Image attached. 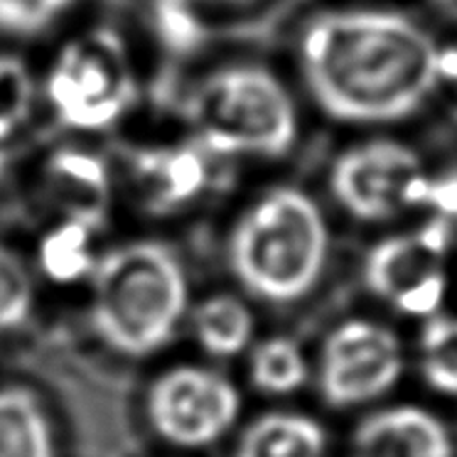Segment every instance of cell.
Returning a JSON list of instances; mask_svg holds the SVG:
<instances>
[{
  "label": "cell",
  "mask_w": 457,
  "mask_h": 457,
  "mask_svg": "<svg viewBox=\"0 0 457 457\" xmlns=\"http://www.w3.org/2000/svg\"><path fill=\"white\" fill-rule=\"evenodd\" d=\"M437 54L418 22L391 11L325 12L300 42L310 91L349 123H388L420 109L440 87Z\"/></svg>",
  "instance_id": "obj_1"
},
{
  "label": "cell",
  "mask_w": 457,
  "mask_h": 457,
  "mask_svg": "<svg viewBox=\"0 0 457 457\" xmlns=\"http://www.w3.org/2000/svg\"><path fill=\"white\" fill-rule=\"evenodd\" d=\"M89 278L91 328L120 357L160 352L187 315V276L178 256L153 241L104 253Z\"/></svg>",
  "instance_id": "obj_2"
},
{
  "label": "cell",
  "mask_w": 457,
  "mask_h": 457,
  "mask_svg": "<svg viewBox=\"0 0 457 457\" xmlns=\"http://www.w3.org/2000/svg\"><path fill=\"white\" fill-rule=\"evenodd\" d=\"M329 253V231L312 199L293 187L253 202L228 241V263L246 293L273 305L305 298Z\"/></svg>",
  "instance_id": "obj_3"
},
{
  "label": "cell",
  "mask_w": 457,
  "mask_h": 457,
  "mask_svg": "<svg viewBox=\"0 0 457 457\" xmlns=\"http://www.w3.org/2000/svg\"><path fill=\"white\" fill-rule=\"evenodd\" d=\"M185 119L199 145L217 155L278 158L288 153L298 133L288 91L259 67L209 74L187 96Z\"/></svg>",
  "instance_id": "obj_4"
},
{
  "label": "cell",
  "mask_w": 457,
  "mask_h": 457,
  "mask_svg": "<svg viewBox=\"0 0 457 457\" xmlns=\"http://www.w3.org/2000/svg\"><path fill=\"white\" fill-rule=\"evenodd\" d=\"M329 187L361 221H386L406 209L457 217V172L428 175L416 150L394 140H369L345 150L332 168Z\"/></svg>",
  "instance_id": "obj_5"
},
{
  "label": "cell",
  "mask_w": 457,
  "mask_h": 457,
  "mask_svg": "<svg viewBox=\"0 0 457 457\" xmlns=\"http://www.w3.org/2000/svg\"><path fill=\"white\" fill-rule=\"evenodd\" d=\"M47 99L70 129L113 126L136 99L133 67L119 35L91 30L70 42L47 77Z\"/></svg>",
  "instance_id": "obj_6"
},
{
  "label": "cell",
  "mask_w": 457,
  "mask_h": 457,
  "mask_svg": "<svg viewBox=\"0 0 457 457\" xmlns=\"http://www.w3.org/2000/svg\"><path fill=\"white\" fill-rule=\"evenodd\" d=\"M406 352L396 329L369 318H349L329 329L318 357V391L325 406L352 411L398 386Z\"/></svg>",
  "instance_id": "obj_7"
},
{
  "label": "cell",
  "mask_w": 457,
  "mask_h": 457,
  "mask_svg": "<svg viewBox=\"0 0 457 457\" xmlns=\"http://www.w3.org/2000/svg\"><path fill=\"white\" fill-rule=\"evenodd\" d=\"M450 237V219L433 217L374 244L364 259L369 293L406 318H433L445 300Z\"/></svg>",
  "instance_id": "obj_8"
},
{
  "label": "cell",
  "mask_w": 457,
  "mask_h": 457,
  "mask_svg": "<svg viewBox=\"0 0 457 457\" xmlns=\"http://www.w3.org/2000/svg\"><path fill=\"white\" fill-rule=\"evenodd\" d=\"M239 413V388L221 371L199 364L165 369L145 394V416L155 436L187 450L219 443Z\"/></svg>",
  "instance_id": "obj_9"
},
{
  "label": "cell",
  "mask_w": 457,
  "mask_h": 457,
  "mask_svg": "<svg viewBox=\"0 0 457 457\" xmlns=\"http://www.w3.org/2000/svg\"><path fill=\"white\" fill-rule=\"evenodd\" d=\"M354 457H455L443 418L416 403L378 408L354 430Z\"/></svg>",
  "instance_id": "obj_10"
},
{
  "label": "cell",
  "mask_w": 457,
  "mask_h": 457,
  "mask_svg": "<svg viewBox=\"0 0 457 457\" xmlns=\"http://www.w3.org/2000/svg\"><path fill=\"white\" fill-rule=\"evenodd\" d=\"M130 175L153 212H172L189 204L207 185V162L192 145L150 148L130 160Z\"/></svg>",
  "instance_id": "obj_11"
},
{
  "label": "cell",
  "mask_w": 457,
  "mask_h": 457,
  "mask_svg": "<svg viewBox=\"0 0 457 457\" xmlns=\"http://www.w3.org/2000/svg\"><path fill=\"white\" fill-rule=\"evenodd\" d=\"M47 195L67 212V219L96 224L111 197V179L96 155L84 150H60L45 168Z\"/></svg>",
  "instance_id": "obj_12"
},
{
  "label": "cell",
  "mask_w": 457,
  "mask_h": 457,
  "mask_svg": "<svg viewBox=\"0 0 457 457\" xmlns=\"http://www.w3.org/2000/svg\"><path fill=\"white\" fill-rule=\"evenodd\" d=\"M329 436L300 411H266L241 430L234 457H328Z\"/></svg>",
  "instance_id": "obj_13"
},
{
  "label": "cell",
  "mask_w": 457,
  "mask_h": 457,
  "mask_svg": "<svg viewBox=\"0 0 457 457\" xmlns=\"http://www.w3.org/2000/svg\"><path fill=\"white\" fill-rule=\"evenodd\" d=\"M0 457H57L54 426L28 386H0Z\"/></svg>",
  "instance_id": "obj_14"
},
{
  "label": "cell",
  "mask_w": 457,
  "mask_h": 457,
  "mask_svg": "<svg viewBox=\"0 0 457 457\" xmlns=\"http://www.w3.org/2000/svg\"><path fill=\"white\" fill-rule=\"evenodd\" d=\"M253 312L237 295H209L192 310V332L199 347L217 359L239 357L253 339Z\"/></svg>",
  "instance_id": "obj_15"
},
{
  "label": "cell",
  "mask_w": 457,
  "mask_h": 457,
  "mask_svg": "<svg viewBox=\"0 0 457 457\" xmlns=\"http://www.w3.org/2000/svg\"><path fill=\"white\" fill-rule=\"evenodd\" d=\"M251 384L269 396H288L308 384L310 364L295 339L269 337L251 352Z\"/></svg>",
  "instance_id": "obj_16"
},
{
  "label": "cell",
  "mask_w": 457,
  "mask_h": 457,
  "mask_svg": "<svg viewBox=\"0 0 457 457\" xmlns=\"http://www.w3.org/2000/svg\"><path fill=\"white\" fill-rule=\"evenodd\" d=\"M418 371L428 388L457 398V315L436 312L418 339Z\"/></svg>",
  "instance_id": "obj_17"
},
{
  "label": "cell",
  "mask_w": 457,
  "mask_h": 457,
  "mask_svg": "<svg viewBox=\"0 0 457 457\" xmlns=\"http://www.w3.org/2000/svg\"><path fill=\"white\" fill-rule=\"evenodd\" d=\"M91 224L79 219H64L52 228L40 246V266L45 276L57 283H77L89 278L96 266L91 251Z\"/></svg>",
  "instance_id": "obj_18"
},
{
  "label": "cell",
  "mask_w": 457,
  "mask_h": 457,
  "mask_svg": "<svg viewBox=\"0 0 457 457\" xmlns=\"http://www.w3.org/2000/svg\"><path fill=\"white\" fill-rule=\"evenodd\" d=\"M35 286L18 253L0 246V335L21 329L32 315Z\"/></svg>",
  "instance_id": "obj_19"
},
{
  "label": "cell",
  "mask_w": 457,
  "mask_h": 457,
  "mask_svg": "<svg viewBox=\"0 0 457 457\" xmlns=\"http://www.w3.org/2000/svg\"><path fill=\"white\" fill-rule=\"evenodd\" d=\"M35 101V81L25 62L0 54V143L28 120Z\"/></svg>",
  "instance_id": "obj_20"
},
{
  "label": "cell",
  "mask_w": 457,
  "mask_h": 457,
  "mask_svg": "<svg viewBox=\"0 0 457 457\" xmlns=\"http://www.w3.org/2000/svg\"><path fill=\"white\" fill-rule=\"evenodd\" d=\"M71 5V0H0V30L37 35Z\"/></svg>",
  "instance_id": "obj_21"
},
{
  "label": "cell",
  "mask_w": 457,
  "mask_h": 457,
  "mask_svg": "<svg viewBox=\"0 0 457 457\" xmlns=\"http://www.w3.org/2000/svg\"><path fill=\"white\" fill-rule=\"evenodd\" d=\"M437 74H440V84H450L457 89V42L450 47H440Z\"/></svg>",
  "instance_id": "obj_22"
},
{
  "label": "cell",
  "mask_w": 457,
  "mask_h": 457,
  "mask_svg": "<svg viewBox=\"0 0 457 457\" xmlns=\"http://www.w3.org/2000/svg\"><path fill=\"white\" fill-rule=\"evenodd\" d=\"M433 5L450 21H457V0H433Z\"/></svg>",
  "instance_id": "obj_23"
},
{
  "label": "cell",
  "mask_w": 457,
  "mask_h": 457,
  "mask_svg": "<svg viewBox=\"0 0 457 457\" xmlns=\"http://www.w3.org/2000/svg\"><path fill=\"white\" fill-rule=\"evenodd\" d=\"M209 3H241V0H209Z\"/></svg>",
  "instance_id": "obj_24"
},
{
  "label": "cell",
  "mask_w": 457,
  "mask_h": 457,
  "mask_svg": "<svg viewBox=\"0 0 457 457\" xmlns=\"http://www.w3.org/2000/svg\"><path fill=\"white\" fill-rule=\"evenodd\" d=\"M0 160H3V155H0Z\"/></svg>",
  "instance_id": "obj_25"
}]
</instances>
